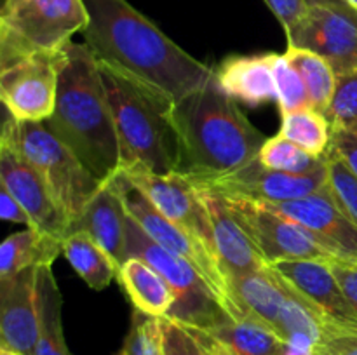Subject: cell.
<instances>
[{
    "label": "cell",
    "mask_w": 357,
    "mask_h": 355,
    "mask_svg": "<svg viewBox=\"0 0 357 355\" xmlns=\"http://www.w3.org/2000/svg\"><path fill=\"white\" fill-rule=\"evenodd\" d=\"M89 24L84 44L96 59L176 103L201 89L215 68L171 40L128 0H84Z\"/></svg>",
    "instance_id": "obj_1"
},
{
    "label": "cell",
    "mask_w": 357,
    "mask_h": 355,
    "mask_svg": "<svg viewBox=\"0 0 357 355\" xmlns=\"http://www.w3.org/2000/svg\"><path fill=\"white\" fill-rule=\"evenodd\" d=\"M176 136L178 173L185 176L225 174L258 159L265 136L244 115L237 101L211 79L169 111Z\"/></svg>",
    "instance_id": "obj_2"
},
{
    "label": "cell",
    "mask_w": 357,
    "mask_h": 355,
    "mask_svg": "<svg viewBox=\"0 0 357 355\" xmlns=\"http://www.w3.org/2000/svg\"><path fill=\"white\" fill-rule=\"evenodd\" d=\"M45 125L101 183L119 173L121 155L114 117L100 63L87 44L70 42L61 51L58 97Z\"/></svg>",
    "instance_id": "obj_3"
},
{
    "label": "cell",
    "mask_w": 357,
    "mask_h": 355,
    "mask_svg": "<svg viewBox=\"0 0 357 355\" xmlns=\"http://www.w3.org/2000/svg\"><path fill=\"white\" fill-rule=\"evenodd\" d=\"M100 70L117 132L119 171L131 166L160 174L176 171L178 146L169 118L174 103L112 66L100 63Z\"/></svg>",
    "instance_id": "obj_4"
},
{
    "label": "cell",
    "mask_w": 357,
    "mask_h": 355,
    "mask_svg": "<svg viewBox=\"0 0 357 355\" xmlns=\"http://www.w3.org/2000/svg\"><path fill=\"white\" fill-rule=\"evenodd\" d=\"M2 136L37 169L72 226L103 183L45 122H17L9 117L3 122Z\"/></svg>",
    "instance_id": "obj_5"
},
{
    "label": "cell",
    "mask_w": 357,
    "mask_h": 355,
    "mask_svg": "<svg viewBox=\"0 0 357 355\" xmlns=\"http://www.w3.org/2000/svg\"><path fill=\"white\" fill-rule=\"evenodd\" d=\"M84 0H3L0 10V66L30 54H56L84 33Z\"/></svg>",
    "instance_id": "obj_6"
},
{
    "label": "cell",
    "mask_w": 357,
    "mask_h": 355,
    "mask_svg": "<svg viewBox=\"0 0 357 355\" xmlns=\"http://www.w3.org/2000/svg\"><path fill=\"white\" fill-rule=\"evenodd\" d=\"M223 198L268 265L291 260H340L321 237L268 205L241 198Z\"/></svg>",
    "instance_id": "obj_7"
},
{
    "label": "cell",
    "mask_w": 357,
    "mask_h": 355,
    "mask_svg": "<svg viewBox=\"0 0 357 355\" xmlns=\"http://www.w3.org/2000/svg\"><path fill=\"white\" fill-rule=\"evenodd\" d=\"M119 191H121L122 202H124L126 212L129 218L150 237L155 244H159L164 249L178 254L190 261L206 281L213 285L218 296L222 298L227 312H229V294H227V282L218 260L213 256L211 251L204 246L199 239H195L192 233L181 228L180 225L167 219L135 184L129 183L121 173L115 174Z\"/></svg>",
    "instance_id": "obj_8"
},
{
    "label": "cell",
    "mask_w": 357,
    "mask_h": 355,
    "mask_svg": "<svg viewBox=\"0 0 357 355\" xmlns=\"http://www.w3.org/2000/svg\"><path fill=\"white\" fill-rule=\"evenodd\" d=\"M197 190L227 198L253 202H286L309 197L328 184V166L310 174H289L253 160L241 169L213 176H187Z\"/></svg>",
    "instance_id": "obj_9"
},
{
    "label": "cell",
    "mask_w": 357,
    "mask_h": 355,
    "mask_svg": "<svg viewBox=\"0 0 357 355\" xmlns=\"http://www.w3.org/2000/svg\"><path fill=\"white\" fill-rule=\"evenodd\" d=\"M61 52L30 54L0 66V100L17 122H47L54 113Z\"/></svg>",
    "instance_id": "obj_10"
},
{
    "label": "cell",
    "mask_w": 357,
    "mask_h": 355,
    "mask_svg": "<svg viewBox=\"0 0 357 355\" xmlns=\"http://www.w3.org/2000/svg\"><path fill=\"white\" fill-rule=\"evenodd\" d=\"M119 173L129 183L135 184L167 219L180 225L195 239L201 240L216 258L211 221L202 202L201 191L192 184V181L185 174L178 171L160 174L143 166L126 167Z\"/></svg>",
    "instance_id": "obj_11"
},
{
    "label": "cell",
    "mask_w": 357,
    "mask_h": 355,
    "mask_svg": "<svg viewBox=\"0 0 357 355\" xmlns=\"http://www.w3.org/2000/svg\"><path fill=\"white\" fill-rule=\"evenodd\" d=\"M286 37L288 47L307 49L328 59L337 75L357 68V10L349 3L309 6Z\"/></svg>",
    "instance_id": "obj_12"
},
{
    "label": "cell",
    "mask_w": 357,
    "mask_h": 355,
    "mask_svg": "<svg viewBox=\"0 0 357 355\" xmlns=\"http://www.w3.org/2000/svg\"><path fill=\"white\" fill-rule=\"evenodd\" d=\"M0 187L23 205L33 221V228L59 240L65 239L70 230L68 218L37 169L6 136H0Z\"/></svg>",
    "instance_id": "obj_13"
},
{
    "label": "cell",
    "mask_w": 357,
    "mask_h": 355,
    "mask_svg": "<svg viewBox=\"0 0 357 355\" xmlns=\"http://www.w3.org/2000/svg\"><path fill=\"white\" fill-rule=\"evenodd\" d=\"M38 270L28 268L0 281V350L35 355L40 331Z\"/></svg>",
    "instance_id": "obj_14"
},
{
    "label": "cell",
    "mask_w": 357,
    "mask_h": 355,
    "mask_svg": "<svg viewBox=\"0 0 357 355\" xmlns=\"http://www.w3.org/2000/svg\"><path fill=\"white\" fill-rule=\"evenodd\" d=\"M261 204L316 233L330 244L340 260L357 263V225L338 205L328 184L309 197Z\"/></svg>",
    "instance_id": "obj_15"
},
{
    "label": "cell",
    "mask_w": 357,
    "mask_h": 355,
    "mask_svg": "<svg viewBox=\"0 0 357 355\" xmlns=\"http://www.w3.org/2000/svg\"><path fill=\"white\" fill-rule=\"evenodd\" d=\"M330 324L357 331V313L345 298L330 261L291 260L271 265Z\"/></svg>",
    "instance_id": "obj_16"
},
{
    "label": "cell",
    "mask_w": 357,
    "mask_h": 355,
    "mask_svg": "<svg viewBox=\"0 0 357 355\" xmlns=\"http://www.w3.org/2000/svg\"><path fill=\"white\" fill-rule=\"evenodd\" d=\"M199 191L211 221L215 253L225 278L253 274L268 267L264 254L237 221L225 198L211 191Z\"/></svg>",
    "instance_id": "obj_17"
},
{
    "label": "cell",
    "mask_w": 357,
    "mask_h": 355,
    "mask_svg": "<svg viewBox=\"0 0 357 355\" xmlns=\"http://www.w3.org/2000/svg\"><path fill=\"white\" fill-rule=\"evenodd\" d=\"M128 212L122 202L115 176L105 181L96 195L91 198L84 212L75 223H72L68 233L84 232L96 240L121 267L128 260ZM66 233V235H68Z\"/></svg>",
    "instance_id": "obj_18"
},
{
    "label": "cell",
    "mask_w": 357,
    "mask_h": 355,
    "mask_svg": "<svg viewBox=\"0 0 357 355\" xmlns=\"http://www.w3.org/2000/svg\"><path fill=\"white\" fill-rule=\"evenodd\" d=\"M229 313H244L260 320L279 334L286 292L282 277L268 265L264 270L239 277H227Z\"/></svg>",
    "instance_id": "obj_19"
},
{
    "label": "cell",
    "mask_w": 357,
    "mask_h": 355,
    "mask_svg": "<svg viewBox=\"0 0 357 355\" xmlns=\"http://www.w3.org/2000/svg\"><path fill=\"white\" fill-rule=\"evenodd\" d=\"M215 79L225 94L236 101L260 106L278 101L272 52L257 56H230L215 68Z\"/></svg>",
    "instance_id": "obj_20"
},
{
    "label": "cell",
    "mask_w": 357,
    "mask_h": 355,
    "mask_svg": "<svg viewBox=\"0 0 357 355\" xmlns=\"http://www.w3.org/2000/svg\"><path fill=\"white\" fill-rule=\"evenodd\" d=\"M192 329V327H190ZM197 331L234 355H286L284 340L260 320L244 313H223L211 326Z\"/></svg>",
    "instance_id": "obj_21"
},
{
    "label": "cell",
    "mask_w": 357,
    "mask_h": 355,
    "mask_svg": "<svg viewBox=\"0 0 357 355\" xmlns=\"http://www.w3.org/2000/svg\"><path fill=\"white\" fill-rule=\"evenodd\" d=\"M117 281L135 310L157 319L169 317L176 303V292L169 282L142 258L129 256L119 267Z\"/></svg>",
    "instance_id": "obj_22"
},
{
    "label": "cell",
    "mask_w": 357,
    "mask_h": 355,
    "mask_svg": "<svg viewBox=\"0 0 357 355\" xmlns=\"http://www.w3.org/2000/svg\"><path fill=\"white\" fill-rule=\"evenodd\" d=\"M63 240L38 228H26L7 237L0 246V281L33 267H52Z\"/></svg>",
    "instance_id": "obj_23"
},
{
    "label": "cell",
    "mask_w": 357,
    "mask_h": 355,
    "mask_svg": "<svg viewBox=\"0 0 357 355\" xmlns=\"http://www.w3.org/2000/svg\"><path fill=\"white\" fill-rule=\"evenodd\" d=\"M61 254L80 278L94 291H103L119 275L114 258L84 232H72L63 239Z\"/></svg>",
    "instance_id": "obj_24"
},
{
    "label": "cell",
    "mask_w": 357,
    "mask_h": 355,
    "mask_svg": "<svg viewBox=\"0 0 357 355\" xmlns=\"http://www.w3.org/2000/svg\"><path fill=\"white\" fill-rule=\"evenodd\" d=\"M63 298L56 282L52 267L38 270V312L40 331L35 355H72L65 341L61 320Z\"/></svg>",
    "instance_id": "obj_25"
},
{
    "label": "cell",
    "mask_w": 357,
    "mask_h": 355,
    "mask_svg": "<svg viewBox=\"0 0 357 355\" xmlns=\"http://www.w3.org/2000/svg\"><path fill=\"white\" fill-rule=\"evenodd\" d=\"M284 54L305 84L310 108L324 113L337 86V73L333 66L323 56L307 49L288 47Z\"/></svg>",
    "instance_id": "obj_26"
},
{
    "label": "cell",
    "mask_w": 357,
    "mask_h": 355,
    "mask_svg": "<svg viewBox=\"0 0 357 355\" xmlns=\"http://www.w3.org/2000/svg\"><path fill=\"white\" fill-rule=\"evenodd\" d=\"M281 131L279 134L296 143L309 153L323 157L330 148L331 125L324 113L314 108H302V110L281 113Z\"/></svg>",
    "instance_id": "obj_27"
},
{
    "label": "cell",
    "mask_w": 357,
    "mask_h": 355,
    "mask_svg": "<svg viewBox=\"0 0 357 355\" xmlns=\"http://www.w3.org/2000/svg\"><path fill=\"white\" fill-rule=\"evenodd\" d=\"M258 160L265 167L289 174H310L326 167L324 155H312L281 134L265 139Z\"/></svg>",
    "instance_id": "obj_28"
},
{
    "label": "cell",
    "mask_w": 357,
    "mask_h": 355,
    "mask_svg": "<svg viewBox=\"0 0 357 355\" xmlns=\"http://www.w3.org/2000/svg\"><path fill=\"white\" fill-rule=\"evenodd\" d=\"M272 70H274L278 104L281 113L309 108L310 100L305 84H303L300 73L288 61L286 54L272 52Z\"/></svg>",
    "instance_id": "obj_29"
},
{
    "label": "cell",
    "mask_w": 357,
    "mask_h": 355,
    "mask_svg": "<svg viewBox=\"0 0 357 355\" xmlns=\"http://www.w3.org/2000/svg\"><path fill=\"white\" fill-rule=\"evenodd\" d=\"M324 117L335 127H357V68L337 75V86Z\"/></svg>",
    "instance_id": "obj_30"
},
{
    "label": "cell",
    "mask_w": 357,
    "mask_h": 355,
    "mask_svg": "<svg viewBox=\"0 0 357 355\" xmlns=\"http://www.w3.org/2000/svg\"><path fill=\"white\" fill-rule=\"evenodd\" d=\"M160 319L135 310L124 345L117 355H159Z\"/></svg>",
    "instance_id": "obj_31"
},
{
    "label": "cell",
    "mask_w": 357,
    "mask_h": 355,
    "mask_svg": "<svg viewBox=\"0 0 357 355\" xmlns=\"http://www.w3.org/2000/svg\"><path fill=\"white\" fill-rule=\"evenodd\" d=\"M159 355H211V352L195 331L171 317H162Z\"/></svg>",
    "instance_id": "obj_32"
},
{
    "label": "cell",
    "mask_w": 357,
    "mask_h": 355,
    "mask_svg": "<svg viewBox=\"0 0 357 355\" xmlns=\"http://www.w3.org/2000/svg\"><path fill=\"white\" fill-rule=\"evenodd\" d=\"M328 166V187L345 214L357 225V178L333 153H324Z\"/></svg>",
    "instance_id": "obj_33"
},
{
    "label": "cell",
    "mask_w": 357,
    "mask_h": 355,
    "mask_svg": "<svg viewBox=\"0 0 357 355\" xmlns=\"http://www.w3.org/2000/svg\"><path fill=\"white\" fill-rule=\"evenodd\" d=\"M312 355H357V331L326 324Z\"/></svg>",
    "instance_id": "obj_34"
},
{
    "label": "cell",
    "mask_w": 357,
    "mask_h": 355,
    "mask_svg": "<svg viewBox=\"0 0 357 355\" xmlns=\"http://www.w3.org/2000/svg\"><path fill=\"white\" fill-rule=\"evenodd\" d=\"M326 152L337 155L357 178V127L331 129L330 148Z\"/></svg>",
    "instance_id": "obj_35"
},
{
    "label": "cell",
    "mask_w": 357,
    "mask_h": 355,
    "mask_svg": "<svg viewBox=\"0 0 357 355\" xmlns=\"http://www.w3.org/2000/svg\"><path fill=\"white\" fill-rule=\"evenodd\" d=\"M264 2L278 17L286 33H289L309 10L307 0H264Z\"/></svg>",
    "instance_id": "obj_36"
},
{
    "label": "cell",
    "mask_w": 357,
    "mask_h": 355,
    "mask_svg": "<svg viewBox=\"0 0 357 355\" xmlns=\"http://www.w3.org/2000/svg\"><path fill=\"white\" fill-rule=\"evenodd\" d=\"M330 265L345 298L357 313V263L345 260H333L330 261Z\"/></svg>",
    "instance_id": "obj_37"
},
{
    "label": "cell",
    "mask_w": 357,
    "mask_h": 355,
    "mask_svg": "<svg viewBox=\"0 0 357 355\" xmlns=\"http://www.w3.org/2000/svg\"><path fill=\"white\" fill-rule=\"evenodd\" d=\"M0 216L2 219L10 223H21L26 228H33V221H31L30 214L24 211L23 205L6 190V188L0 187Z\"/></svg>",
    "instance_id": "obj_38"
},
{
    "label": "cell",
    "mask_w": 357,
    "mask_h": 355,
    "mask_svg": "<svg viewBox=\"0 0 357 355\" xmlns=\"http://www.w3.org/2000/svg\"><path fill=\"white\" fill-rule=\"evenodd\" d=\"M192 331H194V329H192ZM195 333H197V331H195ZM197 336L201 338L202 341H204V345H206V347L209 348V352H211L213 355H234L232 352H230V350H227L225 347H222V345H220V343H216V341L209 340V338H208V336H204V334L197 333Z\"/></svg>",
    "instance_id": "obj_39"
},
{
    "label": "cell",
    "mask_w": 357,
    "mask_h": 355,
    "mask_svg": "<svg viewBox=\"0 0 357 355\" xmlns=\"http://www.w3.org/2000/svg\"><path fill=\"white\" fill-rule=\"evenodd\" d=\"M309 6H331V3H347L345 0H307Z\"/></svg>",
    "instance_id": "obj_40"
},
{
    "label": "cell",
    "mask_w": 357,
    "mask_h": 355,
    "mask_svg": "<svg viewBox=\"0 0 357 355\" xmlns=\"http://www.w3.org/2000/svg\"><path fill=\"white\" fill-rule=\"evenodd\" d=\"M345 2H347L351 7H354V9L357 10V0H345Z\"/></svg>",
    "instance_id": "obj_41"
},
{
    "label": "cell",
    "mask_w": 357,
    "mask_h": 355,
    "mask_svg": "<svg viewBox=\"0 0 357 355\" xmlns=\"http://www.w3.org/2000/svg\"><path fill=\"white\" fill-rule=\"evenodd\" d=\"M0 355H21V354H14V352H7V350H0Z\"/></svg>",
    "instance_id": "obj_42"
},
{
    "label": "cell",
    "mask_w": 357,
    "mask_h": 355,
    "mask_svg": "<svg viewBox=\"0 0 357 355\" xmlns=\"http://www.w3.org/2000/svg\"><path fill=\"white\" fill-rule=\"evenodd\" d=\"M211 355H213V354H211Z\"/></svg>",
    "instance_id": "obj_43"
}]
</instances>
